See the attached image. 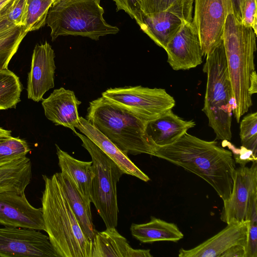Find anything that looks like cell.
Segmentation results:
<instances>
[{
    "instance_id": "obj_1",
    "label": "cell",
    "mask_w": 257,
    "mask_h": 257,
    "mask_svg": "<svg viewBox=\"0 0 257 257\" xmlns=\"http://www.w3.org/2000/svg\"><path fill=\"white\" fill-rule=\"evenodd\" d=\"M182 167L206 181L223 201L230 196L236 169L232 152L215 141L187 133L174 143L157 147L154 156Z\"/></svg>"
},
{
    "instance_id": "obj_2",
    "label": "cell",
    "mask_w": 257,
    "mask_h": 257,
    "mask_svg": "<svg viewBox=\"0 0 257 257\" xmlns=\"http://www.w3.org/2000/svg\"><path fill=\"white\" fill-rule=\"evenodd\" d=\"M42 177L45 231L59 257H91L92 241L83 232L55 174Z\"/></svg>"
},
{
    "instance_id": "obj_3",
    "label": "cell",
    "mask_w": 257,
    "mask_h": 257,
    "mask_svg": "<svg viewBox=\"0 0 257 257\" xmlns=\"http://www.w3.org/2000/svg\"><path fill=\"white\" fill-rule=\"evenodd\" d=\"M256 37L253 29L238 21L232 13L227 16L222 40L237 122L252 105L248 88L250 75L255 70Z\"/></svg>"
},
{
    "instance_id": "obj_4",
    "label": "cell",
    "mask_w": 257,
    "mask_h": 257,
    "mask_svg": "<svg viewBox=\"0 0 257 257\" xmlns=\"http://www.w3.org/2000/svg\"><path fill=\"white\" fill-rule=\"evenodd\" d=\"M86 119L126 154L154 156L157 147L146 132L148 121L105 97L89 102Z\"/></svg>"
},
{
    "instance_id": "obj_5",
    "label": "cell",
    "mask_w": 257,
    "mask_h": 257,
    "mask_svg": "<svg viewBox=\"0 0 257 257\" xmlns=\"http://www.w3.org/2000/svg\"><path fill=\"white\" fill-rule=\"evenodd\" d=\"M207 83L202 111L217 140L230 141L234 99L223 40L206 56Z\"/></svg>"
},
{
    "instance_id": "obj_6",
    "label": "cell",
    "mask_w": 257,
    "mask_h": 257,
    "mask_svg": "<svg viewBox=\"0 0 257 257\" xmlns=\"http://www.w3.org/2000/svg\"><path fill=\"white\" fill-rule=\"evenodd\" d=\"M100 0H59L50 8L46 24L52 41L62 36H80L98 40L100 37L119 32L108 24L103 15Z\"/></svg>"
},
{
    "instance_id": "obj_7",
    "label": "cell",
    "mask_w": 257,
    "mask_h": 257,
    "mask_svg": "<svg viewBox=\"0 0 257 257\" xmlns=\"http://www.w3.org/2000/svg\"><path fill=\"white\" fill-rule=\"evenodd\" d=\"M82 146L90 154L94 176L90 188L91 202L95 206L106 227H116L118 208L117 183L124 174L119 167L93 142L77 132Z\"/></svg>"
},
{
    "instance_id": "obj_8",
    "label": "cell",
    "mask_w": 257,
    "mask_h": 257,
    "mask_svg": "<svg viewBox=\"0 0 257 257\" xmlns=\"http://www.w3.org/2000/svg\"><path fill=\"white\" fill-rule=\"evenodd\" d=\"M101 96L148 122L172 109L175 105L174 98L165 89L141 85L110 88Z\"/></svg>"
},
{
    "instance_id": "obj_9",
    "label": "cell",
    "mask_w": 257,
    "mask_h": 257,
    "mask_svg": "<svg viewBox=\"0 0 257 257\" xmlns=\"http://www.w3.org/2000/svg\"><path fill=\"white\" fill-rule=\"evenodd\" d=\"M192 23L197 31L203 56L222 40L227 16L232 13L230 0H194Z\"/></svg>"
},
{
    "instance_id": "obj_10",
    "label": "cell",
    "mask_w": 257,
    "mask_h": 257,
    "mask_svg": "<svg viewBox=\"0 0 257 257\" xmlns=\"http://www.w3.org/2000/svg\"><path fill=\"white\" fill-rule=\"evenodd\" d=\"M59 257L48 236L40 230L0 227V257Z\"/></svg>"
},
{
    "instance_id": "obj_11",
    "label": "cell",
    "mask_w": 257,
    "mask_h": 257,
    "mask_svg": "<svg viewBox=\"0 0 257 257\" xmlns=\"http://www.w3.org/2000/svg\"><path fill=\"white\" fill-rule=\"evenodd\" d=\"M257 192V161L250 167L236 168L232 192L223 201L220 219L227 224L245 221L248 208L253 194Z\"/></svg>"
},
{
    "instance_id": "obj_12",
    "label": "cell",
    "mask_w": 257,
    "mask_h": 257,
    "mask_svg": "<svg viewBox=\"0 0 257 257\" xmlns=\"http://www.w3.org/2000/svg\"><path fill=\"white\" fill-rule=\"evenodd\" d=\"M0 224L45 231L42 208H35L25 192L0 193Z\"/></svg>"
},
{
    "instance_id": "obj_13",
    "label": "cell",
    "mask_w": 257,
    "mask_h": 257,
    "mask_svg": "<svg viewBox=\"0 0 257 257\" xmlns=\"http://www.w3.org/2000/svg\"><path fill=\"white\" fill-rule=\"evenodd\" d=\"M165 50L167 62L174 70H189L202 63L201 43L192 22L183 20L180 29L168 43Z\"/></svg>"
},
{
    "instance_id": "obj_14",
    "label": "cell",
    "mask_w": 257,
    "mask_h": 257,
    "mask_svg": "<svg viewBox=\"0 0 257 257\" xmlns=\"http://www.w3.org/2000/svg\"><path fill=\"white\" fill-rule=\"evenodd\" d=\"M54 51L47 41L36 45L28 76L27 91L29 99L39 102L43 99L47 91L54 87Z\"/></svg>"
},
{
    "instance_id": "obj_15",
    "label": "cell",
    "mask_w": 257,
    "mask_h": 257,
    "mask_svg": "<svg viewBox=\"0 0 257 257\" xmlns=\"http://www.w3.org/2000/svg\"><path fill=\"white\" fill-rule=\"evenodd\" d=\"M247 221L231 223L217 234L189 249H180L179 257H220L227 249L235 245L245 246Z\"/></svg>"
},
{
    "instance_id": "obj_16",
    "label": "cell",
    "mask_w": 257,
    "mask_h": 257,
    "mask_svg": "<svg viewBox=\"0 0 257 257\" xmlns=\"http://www.w3.org/2000/svg\"><path fill=\"white\" fill-rule=\"evenodd\" d=\"M81 103L73 91L60 87L43 99L42 105L49 120L55 125L68 127L75 133L80 117L78 107Z\"/></svg>"
},
{
    "instance_id": "obj_17",
    "label": "cell",
    "mask_w": 257,
    "mask_h": 257,
    "mask_svg": "<svg viewBox=\"0 0 257 257\" xmlns=\"http://www.w3.org/2000/svg\"><path fill=\"white\" fill-rule=\"evenodd\" d=\"M76 128L107 155L124 174L136 177L144 182H148L150 180V178L131 160L127 154L121 151L86 118L80 116Z\"/></svg>"
},
{
    "instance_id": "obj_18",
    "label": "cell",
    "mask_w": 257,
    "mask_h": 257,
    "mask_svg": "<svg viewBox=\"0 0 257 257\" xmlns=\"http://www.w3.org/2000/svg\"><path fill=\"white\" fill-rule=\"evenodd\" d=\"M195 125L193 120H184L171 109L148 121L146 132L156 146L160 147L174 143Z\"/></svg>"
},
{
    "instance_id": "obj_19",
    "label": "cell",
    "mask_w": 257,
    "mask_h": 257,
    "mask_svg": "<svg viewBox=\"0 0 257 257\" xmlns=\"http://www.w3.org/2000/svg\"><path fill=\"white\" fill-rule=\"evenodd\" d=\"M183 20L170 12L150 15L142 13L139 25L158 46L165 49L169 42L180 29Z\"/></svg>"
},
{
    "instance_id": "obj_20",
    "label": "cell",
    "mask_w": 257,
    "mask_h": 257,
    "mask_svg": "<svg viewBox=\"0 0 257 257\" xmlns=\"http://www.w3.org/2000/svg\"><path fill=\"white\" fill-rule=\"evenodd\" d=\"M55 146L61 172L70 178L83 197L91 203L90 188L94 176L92 161L78 160Z\"/></svg>"
},
{
    "instance_id": "obj_21",
    "label": "cell",
    "mask_w": 257,
    "mask_h": 257,
    "mask_svg": "<svg viewBox=\"0 0 257 257\" xmlns=\"http://www.w3.org/2000/svg\"><path fill=\"white\" fill-rule=\"evenodd\" d=\"M55 175L83 232L92 241L96 232L92 222L90 202L80 194L70 178L61 172Z\"/></svg>"
},
{
    "instance_id": "obj_22",
    "label": "cell",
    "mask_w": 257,
    "mask_h": 257,
    "mask_svg": "<svg viewBox=\"0 0 257 257\" xmlns=\"http://www.w3.org/2000/svg\"><path fill=\"white\" fill-rule=\"evenodd\" d=\"M130 230L134 237L143 243L168 241L177 242L184 235L178 226L161 219L151 216L145 223H132Z\"/></svg>"
},
{
    "instance_id": "obj_23",
    "label": "cell",
    "mask_w": 257,
    "mask_h": 257,
    "mask_svg": "<svg viewBox=\"0 0 257 257\" xmlns=\"http://www.w3.org/2000/svg\"><path fill=\"white\" fill-rule=\"evenodd\" d=\"M32 177V163L26 156L0 164V193L6 191L25 192Z\"/></svg>"
},
{
    "instance_id": "obj_24",
    "label": "cell",
    "mask_w": 257,
    "mask_h": 257,
    "mask_svg": "<svg viewBox=\"0 0 257 257\" xmlns=\"http://www.w3.org/2000/svg\"><path fill=\"white\" fill-rule=\"evenodd\" d=\"M91 257H128L132 247L115 227L96 231L92 240Z\"/></svg>"
},
{
    "instance_id": "obj_25",
    "label": "cell",
    "mask_w": 257,
    "mask_h": 257,
    "mask_svg": "<svg viewBox=\"0 0 257 257\" xmlns=\"http://www.w3.org/2000/svg\"><path fill=\"white\" fill-rule=\"evenodd\" d=\"M22 91L19 77L8 69H0V110L15 108Z\"/></svg>"
},
{
    "instance_id": "obj_26",
    "label": "cell",
    "mask_w": 257,
    "mask_h": 257,
    "mask_svg": "<svg viewBox=\"0 0 257 257\" xmlns=\"http://www.w3.org/2000/svg\"><path fill=\"white\" fill-rule=\"evenodd\" d=\"M54 0H27L23 25L26 32L38 30L46 24L49 10Z\"/></svg>"
},
{
    "instance_id": "obj_27",
    "label": "cell",
    "mask_w": 257,
    "mask_h": 257,
    "mask_svg": "<svg viewBox=\"0 0 257 257\" xmlns=\"http://www.w3.org/2000/svg\"><path fill=\"white\" fill-rule=\"evenodd\" d=\"M28 32L17 26L0 35V69H8L9 62Z\"/></svg>"
},
{
    "instance_id": "obj_28",
    "label": "cell",
    "mask_w": 257,
    "mask_h": 257,
    "mask_svg": "<svg viewBox=\"0 0 257 257\" xmlns=\"http://www.w3.org/2000/svg\"><path fill=\"white\" fill-rule=\"evenodd\" d=\"M30 151L27 142L19 137L0 138V164L23 158Z\"/></svg>"
},
{
    "instance_id": "obj_29",
    "label": "cell",
    "mask_w": 257,
    "mask_h": 257,
    "mask_svg": "<svg viewBox=\"0 0 257 257\" xmlns=\"http://www.w3.org/2000/svg\"><path fill=\"white\" fill-rule=\"evenodd\" d=\"M257 192L252 196L248 208L245 257H257Z\"/></svg>"
},
{
    "instance_id": "obj_30",
    "label": "cell",
    "mask_w": 257,
    "mask_h": 257,
    "mask_svg": "<svg viewBox=\"0 0 257 257\" xmlns=\"http://www.w3.org/2000/svg\"><path fill=\"white\" fill-rule=\"evenodd\" d=\"M241 146L252 151L257 157V112L246 114L240 124Z\"/></svg>"
},
{
    "instance_id": "obj_31",
    "label": "cell",
    "mask_w": 257,
    "mask_h": 257,
    "mask_svg": "<svg viewBox=\"0 0 257 257\" xmlns=\"http://www.w3.org/2000/svg\"><path fill=\"white\" fill-rule=\"evenodd\" d=\"M140 1L141 10L144 14L150 15L167 11L173 13L183 19L181 0Z\"/></svg>"
},
{
    "instance_id": "obj_32",
    "label": "cell",
    "mask_w": 257,
    "mask_h": 257,
    "mask_svg": "<svg viewBox=\"0 0 257 257\" xmlns=\"http://www.w3.org/2000/svg\"><path fill=\"white\" fill-rule=\"evenodd\" d=\"M27 0H11L2 9L9 22L16 26H23Z\"/></svg>"
},
{
    "instance_id": "obj_33",
    "label": "cell",
    "mask_w": 257,
    "mask_h": 257,
    "mask_svg": "<svg viewBox=\"0 0 257 257\" xmlns=\"http://www.w3.org/2000/svg\"><path fill=\"white\" fill-rule=\"evenodd\" d=\"M241 23L245 26L251 27L257 34L256 1L245 0Z\"/></svg>"
},
{
    "instance_id": "obj_34",
    "label": "cell",
    "mask_w": 257,
    "mask_h": 257,
    "mask_svg": "<svg viewBox=\"0 0 257 257\" xmlns=\"http://www.w3.org/2000/svg\"><path fill=\"white\" fill-rule=\"evenodd\" d=\"M116 6V11L123 10L139 25L141 21L143 13L140 0H113Z\"/></svg>"
},
{
    "instance_id": "obj_35",
    "label": "cell",
    "mask_w": 257,
    "mask_h": 257,
    "mask_svg": "<svg viewBox=\"0 0 257 257\" xmlns=\"http://www.w3.org/2000/svg\"><path fill=\"white\" fill-rule=\"evenodd\" d=\"M228 148L231 150L234 162L239 164L240 167L245 166V165L250 162L257 161V157H255L251 151L241 146L240 149L236 148L232 145L228 141L225 140Z\"/></svg>"
},
{
    "instance_id": "obj_36",
    "label": "cell",
    "mask_w": 257,
    "mask_h": 257,
    "mask_svg": "<svg viewBox=\"0 0 257 257\" xmlns=\"http://www.w3.org/2000/svg\"><path fill=\"white\" fill-rule=\"evenodd\" d=\"M245 246L242 245H235L225 250L220 257H245Z\"/></svg>"
},
{
    "instance_id": "obj_37",
    "label": "cell",
    "mask_w": 257,
    "mask_h": 257,
    "mask_svg": "<svg viewBox=\"0 0 257 257\" xmlns=\"http://www.w3.org/2000/svg\"><path fill=\"white\" fill-rule=\"evenodd\" d=\"M194 0H181L183 19L188 22H192L193 4Z\"/></svg>"
},
{
    "instance_id": "obj_38",
    "label": "cell",
    "mask_w": 257,
    "mask_h": 257,
    "mask_svg": "<svg viewBox=\"0 0 257 257\" xmlns=\"http://www.w3.org/2000/svg\"><path fill=\"white\" fill-rule=\"evenodd\" d=\"M232 13L239 22L242 21V11L245 0H230Z\"/></svg>"
},
{
    "instance_id": "obj_39",
    "label": "cell",
    "mask_w": 257,
    "mask_h": 257,
    "mask_svg": "<svg viewBox=\"0 0 257 257\" xmlns=\"http://www.w3.org/2000/svg\"><path fill=\"white\" fill-rule=\"evenodd\" d=\"M16 27L17 26H15L8 21L1 10L0 11V35Z\"/></svg>"
},
{
    "instance_id": "obj_40",
    "label": "cell",
    "mask_w": 257,
    "mask_h": 257,
    "mask_svg": "<svg viewBox=\"0 0 257 257\" xmlns=\"http://www.w3.org/2000/svg\"><path fill=\"white\" fill-rule=\"evenodd\" d=\"M150 249H134L132 247L128 257H152Z\"/></svg>"
},
{
    "instance_id": "obj_41",
    "label": "cell",
    "mask_w": 257,
    "mask_h": 257,
    "mask_svg": "<svg viewBox=\"0 0 257 257\" xmlns=\"http://www.w3.org/2000/svg\"><path fill=\"white\" fill-rule=\"evenodd\" d=\"M248 92L251 96L257 92V75L255 70L250 75Z\"/></svg>"
},
{
    "instance_id": "obj_42",
    "label": "cell",
    "mask_w": 257,
    "mask_h": 257,
    "mask_svg": "<svg viewBox=\"0 0 257 257\" xmlns=\"http://www.w3.org/2000/svg\"><path fill=\"white\" fill-rule=\"evenodd\" d=\"M12 136L11 132L5 130L0 127V138H6Z\"/></svg>"
},
{
    "instance_id": "obj_43",
    "label": "cell",
    "mask_w": 257,
    "mask_h": 257,
    "mask_svg": "<svg viewBox=\"0 0 257 257\" xmlns=\"http://www.w3.org/2000/svg\"><path fill=\"white\" fill-rule=\"evenodd\" d=\"M11 0H0V11Z\"/></svg>"
},
{
    "instance_id": "obj_44",
    "label": "cell",
    "mask_w": 257,
    "mask_h": 257,
    "mask_svg": "<svg viewBox=\"0 0 257 257\" xmlns=\"http://www.w3.org/2000/svg\"><path fill=\"white\" fill-rule=\"evenodd\" d=\"M59 1V0H54V3H55V2H57V1Z\"/></svg>"
},
{
    "instance_id": "obj_45",
    "label": "cell",
    "mask_w": 257,
    "mask_h": 257,
    "mask_svg": "<svg viewBox=\"0 0 257 257\" xmlns=\"http://www.w3.org/2000/svg\"><path fill=\"white\" fill-rule=\"evenodd\" d=\"M256 1H257V0H256Z\"/></svg>"
}]
</instances>
